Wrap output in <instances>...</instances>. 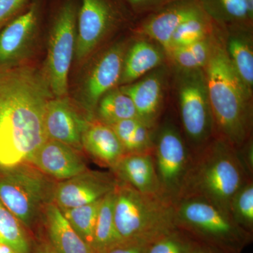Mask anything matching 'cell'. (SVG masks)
<instances>
[{"instance_id": "1", "label": "cell", "mask_w": 253, "mask_h": 253, "mask_svg": "<svg viewBox=\"0 0 253 253\" xmlns=\"http://www.w3.org/2000/svg\"><path fill=\"white\" fill-rule=\"evenodd\" d=\"M54 97L44 68L0 69V169L27 163L47 139L44 115Z\"/></svg>"}, {"instance_id": "2", "label": "cell", "mask_w": 253, "mask_h": 253, "mask_svg": "<svg viewBox=\"0 0 253 253\" xmlns=\"http://www.w3.org/2000/svg\"><path fill=\"white\" fill-rule=\"evenodd\" d=\"M203 69L214 120V136L239 150L253 138V91L229 61L221 27L214 33L211 54Z\"/></svg>"}, {"instance_id": "3", "label": "cell", "mask_w": 253, "mask_h": 253, "mask_svg": "<svg viewBox=\"0 0 253 253\" xmlns=\"http://www.w3.org/2000/svg\"><path fill=\"white\" fill-rule=\"evenodd\" d=\"M189 169L178 200L201 198L230 214L231 200L252 176L246 170L238 150L214 136L207 144L191 151Z\"/></svg>"}, {"instance_id": "4", "label": "cell", "mask_w": 253, "mask_h": 253, "mask_svg": "<svg viewBox=\"0 0 253 253\" xmlns=\"http://www.w3.org/2000/svg\"><path fill=\"white\" fill-rule=\"evenodd\" d=\"M113 219L120 244L148 246L175 225L174 204L161 195L145 194L117 180Z\"/></svg>"}, {"instance_id": "5", "label": "cell", "mask_w": 253, "mask_h": 253, "mask_svg": "<svg viewBox=\"0 0 253 253\" xmlns=\"http://www.w3.org/2000/svg\"><path fill=\"white\" fill-rule=\"evenodd\" d=\"M174 208L178 229L221 253H240L252 240L251 233L207 200L181 199L174 203Z\"/></svg>"}, {"instance_id": "6", "label": "cell", "mask_w": 253, "mask_h": 253, "mask_svg": "<svg viewBox=\"0 0 253 253\" xmlns=\"http://www.w3.org/2000/svg\"><path fill=\"white\" fill-rule=\"evenodd\" d=\"M137 20L126 0H80L73 62L81 67L98 50L129 31Z\"/></svg>"}, {"instance_id": "7", "label": "cell", "mask_w": 253, "mask_h": 253, "mask_svg": "<svg viewBox=\"0 0 253 253\" xmlns=\"http://www.w3.org/2000/svg\"><path fill=\"white\" fill-rule=\"evenodd\" d=\"M56 183L28 163L0 169V202L28 231L33 230L54 201Z\"/></svg>"}, {"instance_id": "8", "label": "cell", "mask_w": 253, "mask_h": 253, "mask_svg": "<svg viewBox=\"0 0 253 253\" xmlns=\"http://www.w3.org/2000/svg\"><path fill=\"white\" fill-rule=\"evenodd\" d=\"M80 0H55L49 18L44 72L55 97H67L77 41Z\"/></svg>"}, {"instance_id": "9", "label": "cell", "mask_w": 253, "mask_h": 253, "mask_svg": "<svg viewBox=\"0 0 253 253\" xmlns=\"http://www.w3.org/2000/svg\"><path fill=\"white\" fill-rule=\"evenodd\" d=\"M131 39L130 31L126 32L98 50L81 66L75 96L80 109L89 119H94L102 96L119 86L123 61Z\"/></svg>"}, {"instance_id": "10", "label": "cell", "mask_w": 253, "mask_h": 253, "mask_svg": "<svg viewBox=\"0 0 253 253\" xmlns=\"http://www.w3.org/2000/svg\"><path fill=\"white\" fill-rule=\"evenodd\" d=\"M183 131L192 151L214 137V120L204 69H171Z\"/></svg>"}, {"instance_id": "11", "label": "cell", "mask_w": 253, "mask_h": 253, "mask_svg": "<svg viewBox=\"0 0 253 253\" xmlns=\"http://www.w3.org/2000/svg\"><path fill=\"white\" fill-rule=\"evenodd\" d=\"M191 154L184 136L174 125L165 123L156 128L153 155L161 194L173 204L180 192Z\"/></svg>"}, {"instance_id": "12", "label": "cell", "mask_w": 253, "mask_h": 253, "mask_svg": "<svg viewBox=\"0 0 253 253\" xmlns=\"http://www.w3.org/2000/svg\"><path fill=\"white\" fill-rule=\"evenodd\" d=\"M45 0H32L0 33V69L26 64L34 54L45 13Z\"/></svg>"}, {"instance_id": "13", "label": "cell", "mask_w": 253, "mask_h": 253, "mask_svg": "<svg viewBox=\"0 0 253 253\" xmlns=\"http://www.w3.org/2000/svg\"><path fill=\"white\" fill-rule=\"evenodd\" d=\"M116 184L117 179L112 173L88 169L66 180L57 181L53 203L61 211L92 204L113 191Z\"/></svg>"}, {"instance_id": "14", "label": "cell", "mask_w": 253, "mask_h": 253, "mask_svg": "<svg viewBox=\"0 0 253 253\" xmlns=\"http://www.w3.org/2000/svg\"><path fill=\"white\" fill-rule=\"evenodd\" d=\"M171 74L166 63L134 83L119 86L132 100L141 121L154 129L162 112Z\"/></svg>"}, {"instance_id": "15", "label": "cell", "mask_w": 253, "mask_h": 253, "mask_svg": "<svg viewBox=\"0 0 253 253\" xmlns=\"http://www.w3.org/2000/svg\"><path fill=\"white\" fill-rule=\"evenodd\" d=\"M202 9L199 0H179L139 18L129 31L156 42L166 50L177 28Z\"/></svg>"}, {"instance_id": "16", "label": "cell", "mask_w": 253, "mask_h": 253, "mask_svg": "<svg viewBox=\"0 0 253 253\" xmlns=\"http://www.w3.org/2000/svg\"><path fill=\"white\" fill-rule=\"evenodd\" d=\"M89 121L67 97H54L48 103L44 115L46 138L83 152L82 136Z\"/></svg>"}, {"instance_id": "17", "label": "cell", "mask_w": 253, "mask_h": 253, "mask_svg": "<svg viewBox=\"0 0 253 253\" xmlns=\"http://www.w3.org/2000/svg\"><path fill=\"white\" fill-rule=\"evenodd\" d=\"M27 163L56 181L66 180L88 169L81 151L48 139Z\"/></svg>"}, {"instance_id": "18", "label": "cell", "mask_w": 253, "mask_h": 253, "mask_svg": "<svg viewBox=\"0 0 253 253\" xmlns=\"http://www.w3.org/2000/svg\"><path fill=\"white\" fill-rule=\"evenodd\" d=\"M131 35L132 39L125 56L119 86L134 83L168 63L166 50L162 46L144 37Z\"/></svg>"}, {"instance_id": "19", "label": "cell", "mask_w": 253, "mask_h": 253, "mask_svg": "<svg viewBox=\"0 0 253 253\" xmlns=\"http://www.w3.org/2000/svg\"><path fill=\"white\" fill-rule=\"evenodd\" d=\"M111 170L118 181L139 192L161 195L153 154L124 155Z\"/></svg>"}, {"instance_id": "20", "label": "cell", "mask_w": 253, "mask_h": 253, "mask_svg": "<svg viewBox=\"0 0 253 253\" xmlns=\"http://www.w3.org/2000/svg\"><path fill=\"white\" fill-rule=\"evenodd\" d=\"M83 151L100 166L111 169L126 155L121 141L111 126L92 119L82 136Z\"/></svg>"}, {"instance_id": "21", "label": "cell", "mask_w": 253, "mask_h": 253, "mask_svg": "<svg viewBox=\"0 0 253 253\" xmlns=\"http://www.w3.org/2000/svg\"><path fill=\"white\" fill-rule=\"evenodd\" d=\"M46 242L56 253H95L73 229L62 211L54 203L48 204L42 217Z\"/></svg>"}, {"instance_id": "22", "label": "cell", "mask_w": 253, "mask_h": 253, "mask_svg": "<svg viewBox=\"0 0 253 253\" xmlns=\"http://www.w3.org/2000/svg\"><path fill=\"white\" fill-rule=\"evenodd\" d=\"M224 49L233 67L253 91V26L223 28Z\"/></svg>"}, {"instance_id": "23", "label": "cell", "mask_w": 253, "mask_h": 253, "mask_svg": "<svg viewBox=\"0 0 253 253\" xmlns=\"http://www.w3.org/2000/svg\"><path fill=\"white\" fill-rule=\"evenodd\" d=\"M109 126L121 141L126 154L154 153L156 129L139 118L125 120Z\"/></svg>"}, {"instance_id": "24", "label": "cell", "mask_w": 253, "mask_h": 253, "mask_svg": "<svg viewBox=\"0 0 253 253\" xmlns=\"http://www.w3.org/2000/svg\"><path fill=\"white\" fill-rule=\"evenodd\" d=\"M204 11L222 28L253 25L247 0H199Z\"/></svg>"}, {"instance_id": "25", "label": "cell", "mask_w": 253, "mask_h": 253, "mask_svg": "<svg viewBox=\"0 0 253 253\" xmlns=\"http://www.w3.org/2000/svg\"><path fill=\"white\" fill-rule=\"evenodd\" d=\"M94 118L111 126L125 120L139 117L132 100L118 86L108 91L100 99Z\"/></svg>"}, {"instance_id": "26", "label": "cell", "mask_w": 253, "mask_h": 253, "mask_svg": "<svg viewBox=\"0 0 253 253\" xmlns=\"http://www.w3.org/2000/svg\"><path fill=\"white\" fill-rule=\"evenodd\" d=\"M218 27L217 23L202 9L177 28L171 38L166 52L206 39L212 36Z\"/></svg>"}, {"instance_id": "27", "label": "cell", "mask_w": 253, "mask_h": 253, "mask_svg": "<svg viewBox=\"0 0 253 253\" xmlns=\"http://www.w3.org/2000/svg\"><path fill=\"white\" fill-rule=\"evenodd\" d=\"M215 32L203 41L168 51L167 63L171 69H203L209 59Z\"/></svg>"}, {"instance_id": "28", "label": "cell", "mask_w": 253, "mask_h": 253, "mask_svg": "<svg viewBox=\"0 0 253 253\" xmlns=\"http://www.w3.org/2000/svg\"><path fill=\"white\" fill-rule=\"evenodd\" d=\"M114 190L104 196L100 205L93 238L92 248L95 253H106L121 244L113 219Z\"/></svg>"}, {"instance_id": "29", "label": "cell", "mask_w": 253, "mask_h": 253, "mask_svg": "<svg viewBox=\"0 0 253 253\" xmlns=\"http://www.w3.org/2000/svg\"><path fill=\"white\" fill-rule=\"evenodd\" d=\"M29 231L0 202V243L9 246L16 253H33Z\"/></svg>"}, {"instance_id": "30", "label": "cell", "mask_w": 253, "mask_h": 253, "mask_svg": "<svg viewBox=\"0 0 253 253\" xmlns=\"http://www.w3.org/2000/svg\"><path fill=\"white\" fill-rule=\"evenodd\" d=\"M102 199L92 204L81 206V207L61 211L63 215L67 219L68 222L73 226V229L91 248H92L93 238H94L95 224H96L100 205Z\"/></svg>"}, {"instance_id": "31", "label": "cell", "mask_w": 253, "mask_h": 253, "mask_svg": "<svg viewBox=\"0 0 253 253\" xmlns=\"http://www.w3.org/2000/svg\"><path fill=\"white\" fill-rule=\"evenodd\" d=\"M230 215L245 230H253V181L250 179L234 195L230 205Z\"/></svg>"}, {"instance_id": "32", "label": "cell", "mask_w": 253, "mask_h": 253, "mask_svg": "<svg viewBox=\"0 0 253 253\" xmlns=\"http://www.w3.org/2000/svg\"><path fill=\"white\" fill-rule=\"evenodd\" d=\"M192 242L190 236L176 229L150 243L145 253H189Z\"/></svg>"}, {"instance_id": "33", "label": "cell", "mask_w": 253, "mask_h": 253, "mask_svg": "<svg viewBox=\"0 0 253 253\" xmlns=\"http://www.w3.org/2000/svg\"><path fill=\"white\" fill-rule=\"evenodd\" d=\"M136 18L143 17L179 0H126Z\"/></svg>"}, {"instance_id": "34", "label": "cell", "mask_w": 253, "mask_h": 253, "mask_svg": "<svg viewBox=\"0 0 253 253\" xmlns=\"http://www.w3.org/2000/svg\"><path fill=\"white\" fill-rule=\"evenodd\" d=\"M32 0H0V27L16 17Z\"/></svg>"}, {"instance_id": "35", "label": "cell", "mask_w": 253, "mask_h": 253, "mask_svg": "<svg viewBox=\"0 0 253 253\" xmlns=\"http://www.w3.org/2000/svg\"><path fill=\"white\" fill-rule=\"evenodd\" d=\"M146 246L136 244H121L104 253H145Z\"/></svg>"}, {"instance_id": "36", "label": "cell", "mask_w": 253, "mask_h": 253, "mask_svg": "<svg viewBox=\"0 0 253 253\" xmlns=\"http://www.w3.org/2000/svg\"><path fill=\"white\" fill-rule=\"evenodd\" d=\"M189 253H222L217 250L213 249L211 246H208L202 243L199 242L196 240L193 239L191 245V251Z\"/></svg>"}, {"instance_id": "37", "label": "cell", "mask_w": 253, "mask_h": 253, "mask_svg": "<svg viewBox=\"0 0 253 253\" xmlns=\"http://www.w3.org/2000/svg\"><path fill=\"white\" fill-rule=\"evenodd\" d=\"M33 253H56L50 247L49 244L46 241L41 243V244L37 246L36 249L33 250Z\"/></svg>"}, {"instance_id": "38", "label": "cell", "mask_w": 253, "mask_h": 253, "mask_svg": "<svg viewBox=\"0 0 253 253\" xmlns=\"http://www.w3.org/2000/svg\"><path fill=\"white\" fill-rule=\"evenodd\" d=\"M0 253H16L7 245L0 243Z\"/></svg>"}, {"instance_id": "39", "label": "cell", "mask_w": 253, "mask_h": 253, "mask_svg": "<svg viewBox=\"0 0 253 253\" xmlns=\"http://www.w3.org/2000/svg\"><path fill=\"white\" fill-rule=\"evenodd\" d=\"M247 3L250 11L253 15V0H247Z\"/></svg>"}]
</instances>
